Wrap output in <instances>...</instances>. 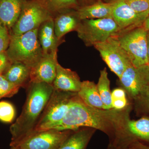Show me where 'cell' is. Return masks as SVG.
<instances>
[{"instance_id":"19","label":"cell","mask_w":149,"mask_h":149,"mask_svg":"<svg viewBox=\"0 0 149 149\" xmlns=\"http://www.w3.org/2000/svg\"><path fill=\"white\" fill-rule=\"evenodd\" d=\"M93 129L86 127L73 131L58 149H86L95 132Z\"/></svg>"},{"instance_id":"14","label":"cell","mask_w":149,"mask_h":149,"mask_svg":"<svg viewBox=\"0 0 149 149\" xmlns=\"http://www.w3.org/2000/svg\"><path fill=\"white\" fill-rule=\"evenodd\" d=\"M54 19L55 33L59 40L67 33L76 31L81 20L74 9L61 12Z\"/></svg>"},{"instance_id":"27","label":"cell","mask_w":149,"mask_h":149,"mask_svg":"<svg viewBox=\"0 0 149 149\" xmlns=\"http://www.w3.org/2000/svg\"><path fill=\"white\" fill-rule=\"evenodd\" d=\"M8 28L0 21V53L5 52L8 49L10 42V35Z\"/></svg>"},{"instance_id":"36","label":"cell","mask_w":149,"mask_h":149,"mask_svg":"<svg viewBox=\"0 0 149 149\" xmlns=\"http://www.w3.org/2000/svg\"><path fill=\"white\" fill-rule=\"evenodd\" d=\"M103 1L105 2H110L112 0H102Z\"/></svg>"},{"instance_id":"26","label":"cell","mask_w":149,"mask_h":149,"mask_svg":"<svg viewBox=\"0 0 149 149\" xmlns=\"http://www.w3.org/2000/svg\"><path fill=\"white\" fill-rule=\"evenodd\" d=\"M125 1L136 12L149 14V0H125Z\"/></svg>"},{"instance_id":"37","label":"cell","mask_w":149,"mask_h":149,"mask_svg":"<svg viewBox=\"0 0 149 149\" xmlns=\"http://www.w3.org/2000/svg\"><path fill=\"white\" fill-rule=\"evenodd\" d=\"M10 149H18L17 148H11Z\"/></svg>"},{"instance_id":"33","label":"cell","mask_w":149,"mask_h":149,"mask_svg":"<svg viewBox=\"0 0 149 149\" xmlns=\"http://www.w3.org/2000/svg\"><path fill=\"white\" fill-rule=\"evenodd\" d=\"M80 6H87L95 2L98 0H77Z\"/></svg>"},{"instance_id":"6","label":"cell","mask_w":149,"mask_h":149,"mask_svg":"<svg viewBox=\"0 0 149 149\" xmlns=\"http://www.w3.org/2000/svg\"><path fill=\"white\" fill-rule=\"evenodd\" d=\"M76 31L85 45L91 47L106 41L118 33L119 28L113 19H94L81 20Z\"/></svg>"},{"instance_id":"5","label":"cell","mask_w":149,"mask_h":149,"mask_svg":"<svg viewBox=\"0 0 149 149\" xmlns=\"http://www.w3.org/2000/svg\"><path fill=\"white\" fill-rule=\"evenodd\" d=\"M147 31L143 26L115 34L120 45L129 56L133 65L148 64Z\"/></svg>"},{"instance_id":"31","label":"cell","mask_w":149,"mask_h":149,"mask_svg":"<svg viewBox=\"0 0 149 149\" xmlns=\"http://www.w3.org/2000/svg\"><path fill=\"white\" fill-rule=\"evenodd\" d=\"M126 97L125 91L122 88H116L111 92V98Z\"/></svg>"},{"instance_id":"21","label":"cell","mask_w":149,"mask_h":149,"mask_svg":"<svg viewBox=\"0 0 149 149\" xmlns=\"http://www.w3.org/2000/svg\"><path fill=\"white\" fill-rule=\"evenodd\" d=\"M78 97L89 106L103 109V104L99 94L97 84L93 81L86 80L82 82Z\"/></svg>"},{"instance_id":"25","label":"cell","mask_w":149,"mask_h":149,"mask_svg":"<svg viewBox=\"0 0 149 149\" xmlns=\"http://www.w3.org/2000/svg\"><path fill=\"white\" fill-rule=\"evenodd\" d=\"M19 88L10 83L3 74H0V99L12 97L17 93Z\"/></svg>"},{"instance_id":"1","label":"cell","mask_w":149,"mask_h":149,"mask_svg":"<svg viewBox=\"0 0 149 149\" xmlns=\"http://www.w3.org/2000/svg\"><path fill=\"white\" fill-rule=\"evenodd\" d=\"M124 119L119 110L100 109L86 104L76 95L72 99L68 111L61 122L54 129L77 130L88 127L107 133L109 129Z\"/></svg>"},{"instance_id":"28","label":"cell","mask_w":149,"mask_h":149,"mask_svg":"<svg viewBox=\"0 0 149 149\" xmlns=\"http://www.w3.org/2000/svg\"><path fill=\"white\" fill-rule=\"evenodd\" d=\"M135 100L146 116L149 117V85Z\"/></svg>"},{"instance_id":"16","label":"cell","mask_w":149,"mask_h":149,"mask_svg":"<svg viewBox=\"0 0 149 149\" xmlns=\"http://www.w3.org/2000/svg\"><path fill=\"white\" fill-rule=\"evenodd\" d=\"M76 10L80 20L112 18V5L111 2H105L102 0H98L91 4L80 6Z\"/></svg>"},{"instance_id":"29","label":"cell","mask_w":149,"mask_h":149,"mask_svg":"<svg viewBox=\"0 0 149 149\" xmlns=\"http://www.w3.org/2000/svg\"><path fill=\"white\" fill-rule=\"evenodd\" d=\"M11 63L6 52L0 53V74L3 73Z\"/></svg>"},{"instance_id":"38","label":"cell","mask_w":149,"mask_h":149,"mask_svg":"<svg viewBox=\"0 0 149 149\" xmlns=\"http://www.w3.org/2000/svg\"><path fill=\"white\" fill-rule=\"evenodd\" d=\"M148 66L149 67V63H148Z\"/></svg>"},{"instance_id":"13","label":"cell","mask_w":149,"mask_h":149,"mask_svg":"<svg viewBox=\"0 0 149 149\" xmlns=\"http://www.w3.org/2000/svg\"><path fill=\"white\" fill-rule=\"evenodd\" d=\"M82 82L77 72L65 68L57 61L56 77L52 84L54 90L77 93L80 91Z\"/></svg>"},{"instance_id":"24","label":"cell","mask_w":149,"mask_h":149,"mask_svg":"<svg viewBox=\"0 0 149 149\" xmlns=\"http://www.w3.org/2000/svg\"><path fill=\"white\" fill-rule=\"evenodd\" d=\"M15 115V110L13 105L9 102H0V120L6 123L12 122Z\"/></svg>"},{"instance_id":"17","label":"cell","mask_w":149,"mask_h":149,"mask_svg":"<svg viewBox=\"0 0 149 149\" xmlns=\"http://www.w3.org/2000/svg\"><path fill=\"white\" fill-rule=\"evenodd\" d=\"M26 0H0V21L8 29L16 23Z\"/></svg>"},{"instance_id":"23","label":"cell","mask_w":149,"mask_h":149,"mask_svg":"<svg viewBox=\"0 0 149 149\" xmlns=\"http://www.w3.org/2000/svg\"><path fill=\"white\" fill-rule=\"evenodd\" d=\"M49 11L54 14L59 13L70 9L77 10L80 6L77 0H40Z\"/></svg>"},{"instance_id":"18","label":"cell","mask_w":149,"mask_h":149,"mask_svg":"<svg viewBox=\"0 0 149 149\" xmlns=\"http://www.w3.org/2000/svg\"><path fill=\"white\" fill-rule=\"evenodd\" d=\"M31 68L20 62L11 63L2 74L13 84L19 87L26 85L27 81H30Z\"/></svg>"},{"instance_id":"32","label":"cell","mask_w":149,"mask_h":149,"mask_svg":"<svg viewBox=\"0 0 149 149\" xmlns=\"http://www.w3.org/2000/svg\"><path fill=\"white\" fill-rule=\"evenodd\" d=\"M126 149H149V146L142 143L137 141L130 144Z\"/></svg>"},{"instance_id":"4","label":"cell","mask_w":149,"mask_h":149,"mask_svg":"<svg viewBox=\"0 0 149 149\" xmlns=\"http://www.w3.org/2000/svg\"><path fill=\"white\" fill-rule=\"evenodd\" d=\"M77 95V93L54 89L35 126L34 133L54 129L64 118L72 99Z\"/></svg>"},{"instance_id":"12","label":"cell","mask_w":149,"mask_h":149,"mask_svg":"<svg viewBox=\"0 0 149 149\" xmlns=\"http://www.w3.org/2000/svg\"><path fill=\"white\" fill-rule=\"evenodd\" d=\"M57 61V53L43 55L40 61L31 69L30 82L52 85L56 77Z\"/></svg>"},{"instance_id":"3","label":"cell","mask_w":149,"mask_h":149,"mask_svg":"<svg viewBox=\"0 0 149 149\" xmlns=\"http://www.w3.org/2000/svg\"><path fill=\"white\" fill-rule=\"evenodd\" d=\"M38 29L19 35H10L6 53L11 63H21L31 69L40 61L43 53L38 40Z\"/></svg>"},{"instance_id":"34","label":"cell","mask_w":149,"mask_h":149,"mask_svg":"<svg viewBox=\"0 0 149 149\" xmlns=\"http://www.w3.org/2000/svg\"><path fill=\"white\" fill-rule=\"evenodd\" d=\"M143 26L147 31H149V15L144 21Z\"/></svg>"},{"instance_id":"11","label":"cell","mask_w":149,"mask_h":149,"mask_svg":"<svg viewBox=\"0 0 149 149\" xmlns=\"http://www.w3.org/2000/svg\"><path fill=\"white\" fill-rule=\"evenodd\" d=\"M123 89L131 97L136 99L149 85V67L145 65L128 68L119 78Z\"/></svg>"},{"instance_id":"30","label":"cell","mask_w":149,"mask_h":149,"mask_svg":"<svg viewBox=\"0 0 149 149\" xmlns=\"http://www.w3.org/2000/svg\"><path fill=\"white\" fill-rule=\"evenodd\" d=\"M127 104L126 97L112 99V106L113 109L120 110L125 107Z\"/></svg>"},{"instance_id":"22","label":"cell","mask_w":149,"mask_h":149,"mask_svg":"<svg viewBox=\"0 0 149 149\" xmlns=\"http://www.w3.org/2000/svg\"><path fill=\"white\" fill-rule=\"evenodd\" d=\"M110 81L106 68L100 70L97 88L103 104L104 109H111L112 106L111 92L110 88Z\"/></svg>"},{"instance_id":"35","label":"cell","mask_w":149,"mask_h":149,"mask_svg":"<svg viewBox=\"0 0 149 149\" xmlns=\"http://www.w3.org/2000/svg\"><path fill=\"white\" fill-rule=\"evenodd\" d=\"M147 53H148V57L149 62V31H148L147 36Z\"/></svg>"},{"instance_id":"2","label":"cell","mask_w":149,"mask_h":149,"mask_svg":"<svg viewBox=\"0 0 149 149\" xmlns=\"http://www.w3.org/2000/svg\"><path fill=\"white\" fill-rule=\"evenodd\" d=\"M54 90L52 85L48 83H29L27 98L21 114L10 127V148L16 146L34 133Z\"/></svg>"},{"instance_id":"20","label":"cell","mask_w":149,"mask_h":149,"mask_svg":"<svg viewBox=\"0 0 149 149\" xmlns=\"http://www.w3.org/2000/svg\"><path fill=\"white\" fill-rule=\"evenodd\" d=\"M127 130L129 145L137 139L149 142V117L144 116L136 120L128 119Z\"/></svg>"},{"instance_id":"8","label":"cell","mask_w":149,"mask_h":149,"mask_svg":"<svg viewBox=\"0 0 149 149\" xmlns=\"http://www.w3.org/2000/svg\"><path fill=\"white\" fill-rule=\"evenodd\" d=\"M111 70L120 78L124 71L132 66L129 56L120 45L115 35L106 41L94 45Z\"/></svg>"},{"instance_id":"10","label":"cell","mask_w":149,"mask_h":149,"mask_svg":"<svg viewBox=\"0 0 149 149\" xmlns=\"http://www.w3.org/2000/svg\"><path fill=\"white\" fill-rule=\"evenodd\" d=\"M110 2L112 5V18L118 25V33L143 26L149 15L148 14L136 12L125 0H112Z\"/></svg>"},{"instance_id":"15","label":"cell","mask_w":149,"mask_h":149,"mask_svg":"<svg viewBox=\"0 0 149 149\" xmlns=\"http://www.w3.org/2000/svg\"><path fill=\"white\" fill-rule=\"evenodd\" d=\"M54 17L43 22L38 29V40L43 55L57 53L59 43L54 31Z\"/></svg>"},{"instance_id":"7","label":"cell","mask_w":149,"mask_h":149,"mask_svg":"<svg viewBox=\"0 0 149 149\" xmlns=\"http://www.w3.org/2000/svg\"><path fill=\"white\" fill-rule=\"evenodd\" d=\"M53 17L40 0H26L18 19L12 29V35H19L39 28L43 22Z\"/></svg>"},{"instance_id":"9","label":"cell","mask_w":149,"mask_h":149,"mask_svg":"<svg viewBox=\"0 0 149 149\" xmlns=\"http://www.w3.org/2000/svg\"><path fill=\"white\" fill-rule=\"evenodd\" d=\"M73 131L51 129L34 132L13 148L18 149H58Z\"/></svg>"}]
</instances>
